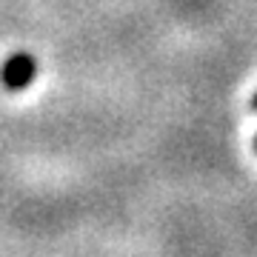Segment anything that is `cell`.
<instances>
[{"label":"cell","instance_id":"1","mask_svg":"<svg viewBox=\"0 0 257 257\" xmlns=\"http://www.w3.org/2000/svg\"><path fill=\"white\" fill-rule=\"evenodd\" d=\"M37 74V63L32 55H12L6 63H3V69H0V80H3V86L6 89H12V92H20V89H26L29 83L35 80Z\"/></svg>","mask_w":257,"mask_h":257},{"label":"cell","instance_id":"2","mask_svg":"<svg viewBox=\"0 0 257 257\" xmlns=\"http://www.w3.org/2000/svg\"><path fill=\"white\" fill-rule=\"evenodd\" d=\"M254 109H257V97H254Z\"/></svg>","mask_w":257,"mask_h":257}]
</instances>
